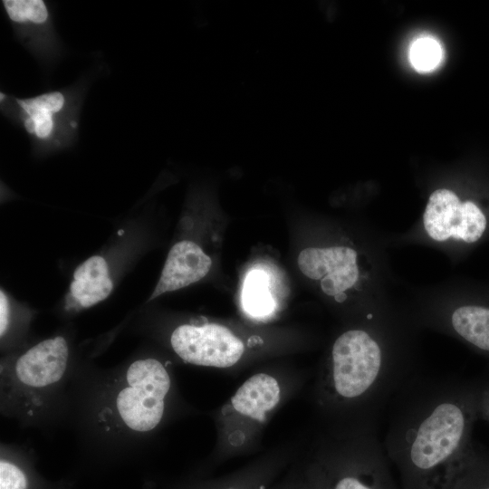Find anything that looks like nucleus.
<instances>
[{"instance_id":"f257e3e1","label":"nucleus","mask_w":489,"mask_h":489,"mask_svg":"<svg viewBox=\"0 0 489 489\" xmlns=\"http://www.w3.org/2000/svg\"><path fill=\"white\" fill-rule=\"evenodd\" d=\"M469 398L447 377L417 374L396 392L382 444L401 489H451L474 464Z\"/></svg>"},{"instance_id":"f03ea898","label":"nucleus","mask_w":489,"mask_h":489,"mask_svg":"<svg viewBox=\"0 0 489 489\" xmlns=\"http://www.w3.org/2000/svg\"><path fill=\"white\" fill-rule=\"evenodd\" d=\"M411 375L377 336L350 329L332 344L321 376L320 399L333 412L351 417L352 425H376L383 407Z\"/></svg>"},{"instance_id":"7ed1b4c3","label":"nucleus","mask_w":489,"mask_h":489,"mask_svg":"<svg viewBox=\"0 0 489 489\" xmlns=\"http://www.w3.org/2000/svg\"><path fill=\"white\" fill-rule=\"evenodd\" d=\"M89 82H77L30 97L0 92L2 114L28 135L33 151L47 155L72 147L78 139L80 116Z\"/></svg>"},{"instance_id":"20e7f679","label":"nucleus","mask_w":489,"mask_h":489,"mask_svg":"<svg viewBox=\"0 0 489 489\" xmlns=\"http://www.w3.org/2000/svg\"><path fill=\"white\" fill-rule=\"evenodd\" d=\"M322 489H401L378 437L376 425H351L314 467Z\"/></svg>"},{"instance_id":"39448f33","label":"nucleus","mask_w":489,"mask_h":489,"mask_svg":"<svg viewBox=\"0 0 489 489\" xmlns=\"http://www.w3.org/2000/svg\"><path fill=\"white\" fill-rule=\"evenodd\" d=\"M129 387L117 398V408L125 424L139 432L156 427L164 412V398L170 388L165 367L157 360L133 362L127 370Z\"/></svg>"},{"instance_id":"423d86ee","label":"nucleus","mask_w":489,"mask_h":489,"mask_svg":"<svg viewBox=\"0 0 489 489\" xmlns=\"http://www.w3.org/2000/svg\"><path fill=\"white\" fill-rule=\"evenodd\" d=\"M2 5L18 42L44 67L62 57V43L53 12L43 0H3Z\"/></svg>"},{"instance_id":"0eeeda50","label":"nucleus","mask_w":489,"mask_h":489,"mask_svg":"<svg viewBox=\"0 0 489 489\" xmlns=\"http://www.w3.org/2000/svg\"><path fill=\"white\" fill-rule=\"evenodd\" d=\"M174 351L186 362L206 367L228 368L243 356V341L225 326L183 324L170 338Z\"/></svg>"},{"instance_id":"6e6552de","label":"nucleus","mask_w":489,"mask_h":489,"mask_svg":"<svg viewBox=\"0 0 489 489\" xmlns=\"http://www.w3.org/2000/svg\"><path fill=\"white\" fill-rule=\"evenodd\" d=\"M423 220L428 235L440 242L454 237L474 243L486 226L484 213L474 202H461L454 192L445 188L430 195Z\"/></svg>"},{"instance_id":"1a4fd4ad","label":"nucleus","mask_w":489,"mask_h":489,"mask_svg":"<svg viewBox=\"0 0 489 489\" xmlns=\"http://www.w3.org/2000/svg\"><path fill=\"white\" fill-rule=\"evenodd\" d=\"M281 388L273 376L258 373L245 380L222 411L224 426L236 446L244 440L247 430L264 422L278 404Z\"/></svg>"},{"instance_id":"9d476101","label":"nucleus","mask_w":489,"mask_h":489,"mask_svg":"<svg viewBox=\"0 0 489 489\" xmlns=\"http://www.w3.org/2000/svg\"><path fill=\"white\" fill-rule=\"evenodd\" d=\"M297 264L305 276L321 280V290L329 296L344 292L359 278L357 253L348 246L305 248L300 252Z\"/></svg>"},{"instance_id":"9b49d317","label":"nucleus","mask_w":489,"mask_h":489,"mask_svg":"<svg viewBox=\"0 0 489 489\" xmlns=\"http://www.w3.org/2000/svg\"><path fill=\"white\" fill-rule=\"evenodd\" d=\"M211 266V258L196 243L183 240L175 244L149 301L198 282L208 273Z\"/></svg>"},{"instance_id":"f8f14e48","label":"nucleus","mask_w":489,"mask_h":489,"mask_svg":"<svg viewBox=\"0 0 489 489\" xmlns=\"http://www.w3.org/2000/svg\"><path fill=\"white\" fill-rule=\"evenodd\" d=\"M68 346L62 337L45 340L22 355L15 367L24 384L42 388L57 382L63 375L68 360Z\"/></svg>"},{"instance_id":"ddd939ff","label":"nucleus","mask_w":489,"mask_h":489,"mask_svg":"<svg viewBox=\"0 0 489 489\" xmlns=\"http://www.w3.org/2000/svg\"><path fill=\"white\" fill-rule=\"evenodd\" d=\"M112 288L106 260L93 255L74 271L70 295L80 306L87 308L105 300Z\"/></svg>"},{"instance_id":"4468645a","label":"nucleus","mask_w":489,"mask_h":489,"mask_svg":"<svg viewBox=\"0 0 489 489\" xmlns=\"http://www.w3.org/2000/svg\"><path fill=\"white\" fill-rule=\"evenodd\" d=\"M453 331L480 350L489 351V308L465 305L450 317Z\"/></svg>"},{"instance_id":"2eb2a0df","label":"nucleus","mask_w":489,"mask_h":489,"mask_svg":"<svg viewBox=\"0 0 489 489\" xmlns=\"http://www.w3.org/2000/svg\"><path fill=\"white\" fill-rule=\"evenodd\" d=\"M242 302L244 311L254 318H264L273 312L274 301L264 272L254 270L246 275Z\"/></svg>"},{"instance_id":"dca6fc26","label":"nucleus","mask_w":489,"mask_h":489,"mask_svg":"<svg viewBox=\"0 0 489 489\" xmlns=\"http://www.w3.org/2000/svg\"><path fill=\"white\" fill-rule=\"evenodd\" d=\"M442 59V48L432 38L416 40L410 49V60L414 68L422 72L434 70Z\"/></svg>"},{"instance_id":"f3484780","label":"nucleus","mask_w":489,"mask_h":489,"mask_svg":"<svg viewBox=\"0 0 489 489\" xmlns=\"http://www.w3.org/2000/svg\"><path fill=\"white\" fill-rule=\"evenodd\" d=\"M27 480L24 472L14 464L1 460L0 489H26Z\"/></svg>"},{"instance_id":"a211bd4d","label":"nucleus","mask_w":489,"mask_h":489,"mask_svg":"<svg viewBox=\"0 0 489 489\" xmlns=\"http://www.w3.org/2000/svg\"><path fill=\"white\" fill-rule=\"evenodd\" d=\"M451 489H489V475L480 474L472 464Z\"/></svg>"},{"instance_id":"6ab92c4d","label":"nucleus","mask_w":489,"mask_h":489,"mask_svg":"<svg viewBox=\"0 0 489 489\" xmlns=\"http://www.w3.org/2000/svg\"><path fill=\"white\" fill-rule=\"evenodd\" d=\"M265 479L261 475H245L221 482L210 489H265Z\"/></svg>"},{"instance_id":"aec40b11","label":"nucleus","mask_w":489,"mask_h":489,"mask_svg":"<svg viewBox=\"0 0 489 489\" xmlns=\"http://www.w3.org/2000/svg\"><path fill=\"white\" fill-rule=\"evenodd\" d=\"M10 306L6 294L3 290L0 292V334L3 336L9 324Z\"/></svg>"},{"instance_id":"412c9836","label":"nucleus","mask_w":489,"mask_h":489,"mask_svg":"<svg viewBox=\"0 0 489 489\" xmlns=\"http://www.w3.org/2000/svg\"><path fill=\"white\" fill-rule=\"evenodd\" d=\"M305 489H322L321 481L314 468L309 475Z\"/></svg>"},{"instance_id":"4be33fe9","label":"nucleus","mask_w":489,"mask_h":489,"mask_svg":"<svg viewBox=\"0 0 489 489\" xmlns=\"http://www.w3.org/2000/svg\"><path fill=\"white\" fill-rule=\"evenodd\" d=\"M335 300L339 302H342L343 301L346 300L347 296L344 292H340L337 295L334 296Z\"/></svg>"},{"instance_id":"5701e85b","label":"nucleus","mask_w":489,"mask_h":489,"mask_svg":"<svg viewBox=\"0 0 489 489\" xmlns=\"http://www.w3.org/2000/svg\"><path fill=\"white\" fill-rule=\"evenodd\" d=\"M287 489H293L292 487H290V488H287ZM296 489H305V484L302 485V487H297Z\"/></svg>"}]
</instances>
